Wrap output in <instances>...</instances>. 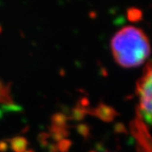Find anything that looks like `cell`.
<instances>
[{
    "mask_svg": "<svg viewBox=\"0 0 152 152\" xmlns=\"http://www.w3.org/2000/svg\"><path fill=\"white\" fill-rule=\"evenodd\" d=\"M91 152H96V151H91Z\"/></svg>",
    "mask_w": 152,
    "mask_h": 152,
    "instance_id": "obj_7",
    "label": "cell"
},
{
    "mask_svg": "<svg viewBox=\"0 0 152 152\" xmlns=\"http://www.w3.org/2000/svg\"><path fill=\"white\" fill-rule=\"evenodd\" d=\"M27 140L21 136H17L11 140V146L16 152H25Z\"/></svg>",
    "mask_w": 152,
    "mask_h": 152,
    "instance_id": "obj_4",
    "label": "cell"
},
{
    "mask_svg": "<svg viewBox=\"0 0 152 152\" xmlns=\"http://www.w3.org/2000/svg\"><path fill=\"white\" fill-rule=\"evenodd\" d=\"M137 91L140 95V117L148 124L151 122V65L148 62L145 73L137 82Z\"/></svg>",
    "mask_w": 152,
    "mask_h": 152,
    "instance_id": "obj_2",
    "label": "cell"
},
{
    "mask_svg": "<svg viewBox=\"0 0 152 152\" xmlns=\"http://www.w3.org/2000/svg\"><path fill=\"white\" fill-rule=\"evenodd\" d=\"M111 44L115 59L124 67L140 64L151 52L146 34L134 26L121 28L113 37Z\"/></svg>",
    "mask_w": 152,
    "mask_h": 152,
    "instance_id": "obj_1",
    "label": "cell"
},
{
    "mask_svg": "<svg viewBox=\"0 0 152 152\" xmlns=\"http://www.w3.org/2000/svg\"><path fill=\"white\" fill-rule=\"evenodd\" d=\"M6 98H8V93L4 91V89L2 87L0 84V101H5ZM8 100H10L8 98Z\"/></svg>",
    "mask_w": 152,
    "mask_h": 152,
    "instance_id": "obj_6",
    "label": "cell"
},
{
    "mask_svg": "<svg viewBox=\"0 0 152 152\" xmlns=\"http://www.w3.org/2000/svg\"><path fill=\"white\" fill-rule=\"evenodd\" d=\"M92 113L105 121H110L117 115V112L110 106H107L104 103H100L97 106V107L93 109Z\"/></svg>",
    "mask_w": 152,
    "mask_h": 152,
    "instance_id": "obj_3",
    "label": "cell"
},
{
    "mask_svg": "<svg viewBox=\"0 0 152 152\" xmlns=\"http://www.w3.org/2000/svg\"><path fill=\"white\" fill-rule=\"evenodd\" d=\"M142 12L137 8H130L128 10V16L131 20H137L141 18Z\"/></svg>",
    "mask_w": 152,
    "mask_h": 152,
    "instance_id": "obj_5",
    "label": "cell"
}]
</instances>
